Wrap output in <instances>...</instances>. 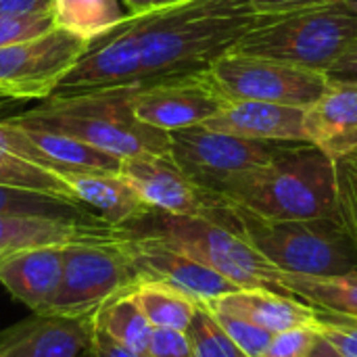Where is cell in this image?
I'll return each mask as SVG.
<instances>
[{"instance_id":"1","label":"cell","mask_w":357,"mask_h":357,"mask_svg":"<svg viewBox=\"0 0 357 357\" xmlns=\"http://www.w3.org/2000/svg\"><path fill=\"white\" fill-rule=\"evenodd\" d=\"M138 17L142 82L207 71L257 23L245 0H186Z\"/></svg>"},{"instance_id":"2","label":"cell","mask_w":357,"mask_h":357,"mask_svg":"<svg viewBox=\"0 0 357 357\" xmlns=\"http://www.w3.org/2000/svg\"><path fill=\"white\" fill-rule=\"evenodd\" d=\"M211 192L270 220H339L335 161L307 142L282 146L266 165L228 176Z\"/></svg>"},{"instance_id":"3","label":"cell","mask_w":357,"mask_h":357,"mask_svg":"<svg viewBox=\"0 0 357 357\" xmlns=\"http://www.w3.org/2000/svg\"><path fill=\"white\" fill-rule=\"evenodd\" d=\"M132 90L134 86L54 94L31 111L8 119L25 128L71 136L121 161L144 155L169 157V134L144 126L134 117L130 109Z\"/></svg>"},{"instance_id":"4","label":"cell","mask_w":357,"mask_h":357,"mask_svg":"<svg viewBox=\"0 0 357 357\" xmlns=\"http://www.w3.org/2000/svg\"><path fill=\"white\" fill-rule=\"evenodd\" d=\"M232 226L274 268L299 276H357V249L337 218L270 220L228 201Z\"/></svg>"},{"instance_id":"5","label":"cell","mask_w":357,"mask_h":357,"mask_svg":"<svg viewBox=\"0 0 357 357\" xmlns=\"http://www.w3.org/2000/svg\"><path fill=\"white\" fill-rule=\"evenodd\" d=\"M117 230L128 236L153 238L182 251L238 289H270L284 293L282 272L253 249L232 226L218 220L149 209L144 215Z\"/></svg>"},{"instance_id":"6","label":"cell","mask_w":357,"mask_h":357,"mask_svg":"<svg viewBox=\"0 0 357 357\" xmlns=\"http://www.w3.org/2000/svg\"><path fill=\"white\" fill-rule=\"evenodd\" d=\"M356 40L357 17L339 0L259 17L232 50L324 73Z\"/></svg>"},{"instance_id":"7","label":"cell","mask_w":357,"mask_h":357,"mask_svg":"<svg viewBox=\"0 0 357 357\" xmlns=\"http://www.w3.org/2000/svg\"><path fill=\"white\" fill-rule=\"evenodd\" d=\"M138 284V276L119 236L63 245V272L56 295L44 316L82 318Z\"/></svg>"},{"instance_id":"8","label":"cell","mask_w":357,"mask_h":357,"mask_svg":"<svg viewBox=\"0 0 357 357\" xmlns=\"http://www.w3.org/2000/svg\"><path fill=\"white\" fill-rule=\"evenodd\" d=\"M203 75L224 100H266L301 109L331 86L320 71L236 50L220 56Z\"/></svg>"},{"instance_id":"9","label":"cell","mask_w":357,"mask_h":357,"mask_svg":"<svg viewBox=\"0 0 357 357\" xmlns=\"http://www.w3.org/2000/svg\"><path fill=\"white\" fill-rule=\"evenodd\" d=\"M169 134V157L199 186L211 190L228 176L266 165L291 142L249 140L205 126H190Z\"/></svg>"},{"instance_id":"10","label":"cell","mask_w":357,"mask_h":357,"mask_svg":"<svg viewBox=\"0 0 357 357\" xmlns=\"http://www.w3.org/2000/svg\"><path fill=\"white\" fill-rule=\"evenodd\" d=\"M88 42L63 29L0 48V98H50Z\"/></svg>"},{"instance_id":"11","label":"cell","mask_w":357,"mask_h":357,"mask_svg":"<svg viewBox=\"0 0 357 357\" xmlns=\"http://www.w3.org/2000/svg\"><path fill=\"white\" fill-rule=\"evenodd\" d=\"M142 82V46L138 17L132 15L119 27L88 44L84 54L67 71L54 94H79L138 86ZM52 94V96H54Z\"/></svg>"},{"instance_id":"12","label":"cell","mask_w":357,"mask_h":357,"mask_svg":"<svg viewBox=\"0 0 357 357\" xmlns=\"http://www.w3.org/2000/svg\"><path fill=\"white\" fill-rule=\"evenodd\" d=\"M119 174L155 211L209 220H218L222 213V197L190 180L172 157H130L121 161Z\"/></svg>"},{"instance_id":"13","label":"cell","mask_w":357,"mask_h":357,"mask_svg":"<svg viewBox=\"0 0 357 357\" xmlns=\"http://www.w3.org/2000/svg\"><path fill=\"white\" fill-rule=\"evenodd\" d=\"M224 102L226 100L213 90L203 73L138 84L130 96L134 117L161 132L201 126L213 117Z\"/></svg>"},{"instance_id":"14","label":"cell","mask_w":357,"mask_h":357,"mask_svg":"<svg viewBox=\"0 0 357 357\" xmlns=\"http://www.w3.org/2000/svg\"><path fill=\"white\" fill-rule=\"evenodd\" d=\"M117 236L130 257L138 282H161L188 295L197 303H209L213 299L238 291L236 284H232L211 268L159 241L128 236L119 230Z\"/></svg>"},{"instance_id":"15","label":"cell","mask_w":357,"mask_h":357,"mask_svg":"<svg viewBox=\"0 0 357 357\" xmlns=\"http://www.w3.org/2000/svg\"><path fill=\"white\" fill-rule=\"evenodd\" d=\"M92 316L33 314L0 333V357H79L92 337Z\"/></svg>"},{"instance_id":"16","label":"cell","mask_w":357,"mask_h":357,"mask_svg":"<svg viewBox=\"0 0 357 357\" xmlns=\"http://www.w3.org/2000/svg\"><path fill=\"white\" fill-rule=\"evenodd\" d=\"M305 142L333 161L357 155V84H331L303 111Z\"/></svg>"},{"instance_id":"17","label":"cell","mask_w":357,"mask_h":357,"mask_svg":"<svg viewBox=\"0 0 357 357\" xmlns=\"http://www.w3.org/2000/svg\"><path fill=\"white\" fill-rule=\"evenodd\" d=\"M301 107L266 100H226L205 128L266 142H305Z\"/></svg>"},{"instance_id":"18","label":"cell","mask_w":357,"mask_h":357,"mask_svg":"<svg viewBox=\"0 0 357 357\" xmlns=\"http://www.w3.org/2000/svg\"><path fill=\"white\" fill-rule=\"evenodd\" d=\"M61 272L63 245L21 249L0 261V284L33 314L44 316L59 291Z\"/></svg>"},{"instance_id":"19","label":"cell","mask_w":357,"mask_h":357,"mask_svg":"<svg viewBox=\"0 0 357 357\" xmlns=\"http://www.w3.org/2000/svg\"><path fill=\"white\" fill-rule=\"evenodd\" d=\"M54 176L67 184L75 201L113 228H121L151 209L121 174L61 169L54 172Z\"/></svg>"},{"instance_id":"20","label":"cell","mask_w":357,"mask_h":357,"mask_svg":"<svg viewBox=\"0 0 357 357\" xmlns=\"http://www.w3.org/2000/svg\"><path fill=\"white\" fill-rule=\"evenodd\" d=\"M205 305L241 316L272 335L301 326L316 328L318 324V316L312 305L293 295L270 289H238Z\"/></svg>"},{"instance_id":"21","label":"cell","mask_w":357,"mask_h":357,"mask_svg":"<svg viewBox=\"0 0 357 357\" xmlns=\"http://www.w3.org/2000/svg\"><path fill=\"white\" fill-rule=\"evenodd\" d=\"M117 228L109 224H82L29 215L0 213V251H21L48 245H69L88 238H111Z\"/></svg>"},{"instance_id":"22","label":"cell","mask_w":357,"mask_h":357,"mask_svg":"<svg viewBox=\"0 0 357 357\" xmlns=\"http://www.w3.org/2000/svg\"><path fill=\"white\" fill-rule=\"evenodd\" d=\"M50 17L54 29L73 33L90 44L132 15L119 0H52Z\"/></svg>"},{"instance_id":"23","label":"cell","mask_w":357,"mask_h":357,"mask_svg":"<svg viewBox=\"0 0 357 357\" xmlns=\"http://www.w3.org/2000/svg\"><path fill=\"white\" fill-rule=\"evenodd\" d=\"M282 291L318 312L357 320V276H299L282 272Z\"/></svg>"},{"instance_id":"24","label":"cell","mask_w":357,"mask_h":357,"mask_svg":"<svg viewBox=\"0 0 357 357\" xmlns=\"http://www.w3.org/2000/svg\"><path fill=\"white\" fill-rule=\"evenodd\" d=\"M92 322L96 328L105 331L111 339H115L126 349L138 356L149 357V345H151L155 326L149 322V318L140 310L132 291L115 295L113 299L102 303L94 312Z\"/></svg>"},{"instance_id":"25","label":"cell","mask_w":357,"mask_h":357,"mask_svg":"<svg viewBox=\"0 0 357 357\" xmlns=\"http://www.w3.org/2000/svg\"><path fill=\"white\" fill-rule=\"evenodd\" d=\"M0 213L48 218V220H63V222H82V224H96V226L107 224L77 201L40 192V190L8 186V184H0Z\"/></svg>"},{"instance_id":"26","label":"cell","mask_w":357,"mask_h":357,"mask_svg":"<svg viewBox=\"0 0 357 357\" xmlns=\"http://www.w3.org/2000/svg\"><path fill=\"white\" fill-rule=\"evenodd\" d=\"M140 310L155 328L184 331L188 328L199 303L188 295L161 282H138L132 289Z\"/></svg>"},{"instance_id":"27","label":"cell","mask_w":357,"mask_h":357,"mask_svg":"<svg viewBox=\"0 0 357 357\" xmlns=\"http://www.w3.org/2000/svg\"><path fill=\"white\" fill-rule=\"evenodd\" d=\"M2 109H4V102H0V113H2ZM0 184L40 190V192H48V195H56V197L75 201V197L71 195V190L59 176H54L33 163L23 161L4 149H0Z\"/></svg>"},{"instance_id":"28","label":"cell","mask_w":357,"mask_h":357,"mask_svg":"<svg viewBox=\"0 0 357 357\" xmlns=\"http://www.w3.org/2000/svg\"><path fill=\"white\" fill-rule=\"evenodd\" d=\"M186 335L197 357H247L205 303H199Z\"/></svg>"},{"instance_id":"29","label":"cell","mask_w":357,"mask_h":357,"mask_svg":"<svg viewBox=\"0 0 357 357\" xmlns=\"http://www.w3.org/2000/svg\"><path fill=\"white\" fill-rule=\"evenodd\" d=\"M337 167V213L357 249V159H339Z\"/></svg>"},{"instance_id":"30","label":"cell","mask_w":357,"mask_h":357,"mask_svg":"<svg viewBox=\"0 0 357 357\" xmlns=\"http://www.w3.org/2000/svg\"><path fill=\"white\" fill-rule=\"evenodd\" d=\"M209 310L215 316V320L222 324V328L230 335V339L243 349V354L247 357H259L264 354V349L270 345L274 335L264 331L261 326H257V324H253L241 316L228 314V312H220L213 307H209Z\"/></svg>"},{"instance_id":"31","label":"cell","mask_w":357,"mask_h":357,"mask_svg":"<svg viewBox=\"0 0 357 357\" xmlns=\"http://www.w3.org/2000/svg\"><path fill=\"white\" fill-rule=\"evenodd\" d=\"M316 316V331L320 339L331 345L339 357H357V320L318 310Z\"/></svg>"},{"instance_id":"32","label":"cell","mask_w":357,"mask_h":357,"mask_svg":"<svg viewBox=\"0 0 357 357\" xmlns=\"http://www.w3.org/2000/svg\"><path fill=\"white\" fill-rule=\"evenodd\" d=\"M50 29H54L50 13H38V15L0 13V48L38 38Z\"/></svg>"},{"instance_id":"33","label":"cell","mask_w":357,"mask_h":357,"mask_svg":"<svg viewBox=\"0 0 357 357\" xmlns=\"http://www.w3.org/2000/svg\"><path fill=\"white\" fill-rule=\"evenodd\" d=\"M316 341H318L316 328L310 326L291 328L284 333H276L259 357H310V351Z\"/></svg>"},{"instance_id":"34","label":"cell","mask_w":357,"mask_h":357,"mask_svg":"<svg viewBox=\"0 0 357 357\" xmlns=\"http://www.w3.org/2000/svg\"><path fill=\"white\" fill-rule=\"evenodd\" d=\"M149 357H197L190 345V339L184 331H165L155 328L151 345H149Z\"/></svg>"},{"instance_id":"35","label":"cell","mask_w":357,"mask_h":357,"mask_svg":"<svg viewBox=\"0 0 357 357\" xmlns=\"http://www.w3.org/2000/svg\"><path fill=\"white\" fill-rule=\"evenodd\" d=\"M249 8L257 17H270V15H282V13H295L305 8H316L324 4H333L339 0H245Z\"/></svg>"},{"instance_id":"36","label":"cell","mask_w":357,"mask_h":357,"mask_svg":"<svg viewBox=\"0 0 357 357\" xmlns=\"http://www.w3.org/2000/svg\"><path fill=\"white\" fill-rule=\"evenodd\" d=\"M94 324V322H92ZM79 357H142L130 349H126L123 345H119L115 339H111L105 331L100 328H92V337L88 347L82 351Z\"/></svg>"},{"instance_id":"37","label":"cell","mask_w":357,"mask_h":357,"mask_svg":"<svg viewBox=\"0 0 357 357\" xmlns=\"http://www.w3.org/2000/svg\"><path fill=\"white\" fill-rule=\"evenodd\" d=\"M331 84H357V40L324 71Z\"/></svg>"},{"instance_id":"38","label":"cell","mask_w":357,"mask_h":357,"mask_svg":"<svg viewBox=\"0 0 357 357\" xmlns=\"http://www.w3.org/2000/svg\"><path fill=\"white\" fill-rule=\"evenodd\" d=\"M52 0H0V13L8 15H38L50 13Z\"/></svg>"},{"instance_id":"39","label":"cell","mask_w":357,"mask_h":357,"mask_svg":"<svg viewBox=\"0 0 357 357\" xmlns=\"http://www.w3.org/2000/svg\"><path fill=\"white\" fill-rule=\"evenodd\" d=\"M157 2L159 0H123L126 4V10L130 15H144V13H151L157 8Z\"/></svg>"},{"instance_id":"40","label":"cell","mask_w":357,"mask_h":357,"mask_svg":"<svg viewBox=\"0 0 357 357\" xmlns=\"http://www.w3.org/2000/svg\"><path fill=\"white\" fill-rule=\"evenodd\" d=\"M180 2H186V0H159V2H157V8H163V6H174V4H180Z\"/></svg>"},{"instance_id":"41","label":"cell","mask_w":357,"mask_h":357,"mask_svg":"<svg viewBox=\"0 0 357 357\" xmlns=\"http://www.w3.org/2000/svg\"><path fill=\"white\" fill-rule=\"evenodd\" d=\"M341 2H343V4H345V6L357 17V0H341Z\"/></svg>"},{"instance_id":"42","label":"cell","mask_w":357,"mask_h":357,"mask_svg":"<svg viewBox=\"0 0 357 357\" xmlns=\"http://www.w3.org/2000/svg\"><path fill=\"white\" fill-rule=\"evenodd\" d=\"M8 253H13V251H0V261L4 259V255H8Z\"/></svg>"},{"instance_id":"43","label":"cell","mask_w":357,"mask_h":357,"mask_svg":"<svg viewBox=\"0 0 357 357\" xmlns=\"http://www.w3.org/2000/svg\"><path fill=\"white\" fill-rule=\"evenodd\" d=\"M354 159H357V155H356V157H354Z\"/></svg>"}]
</instances>
